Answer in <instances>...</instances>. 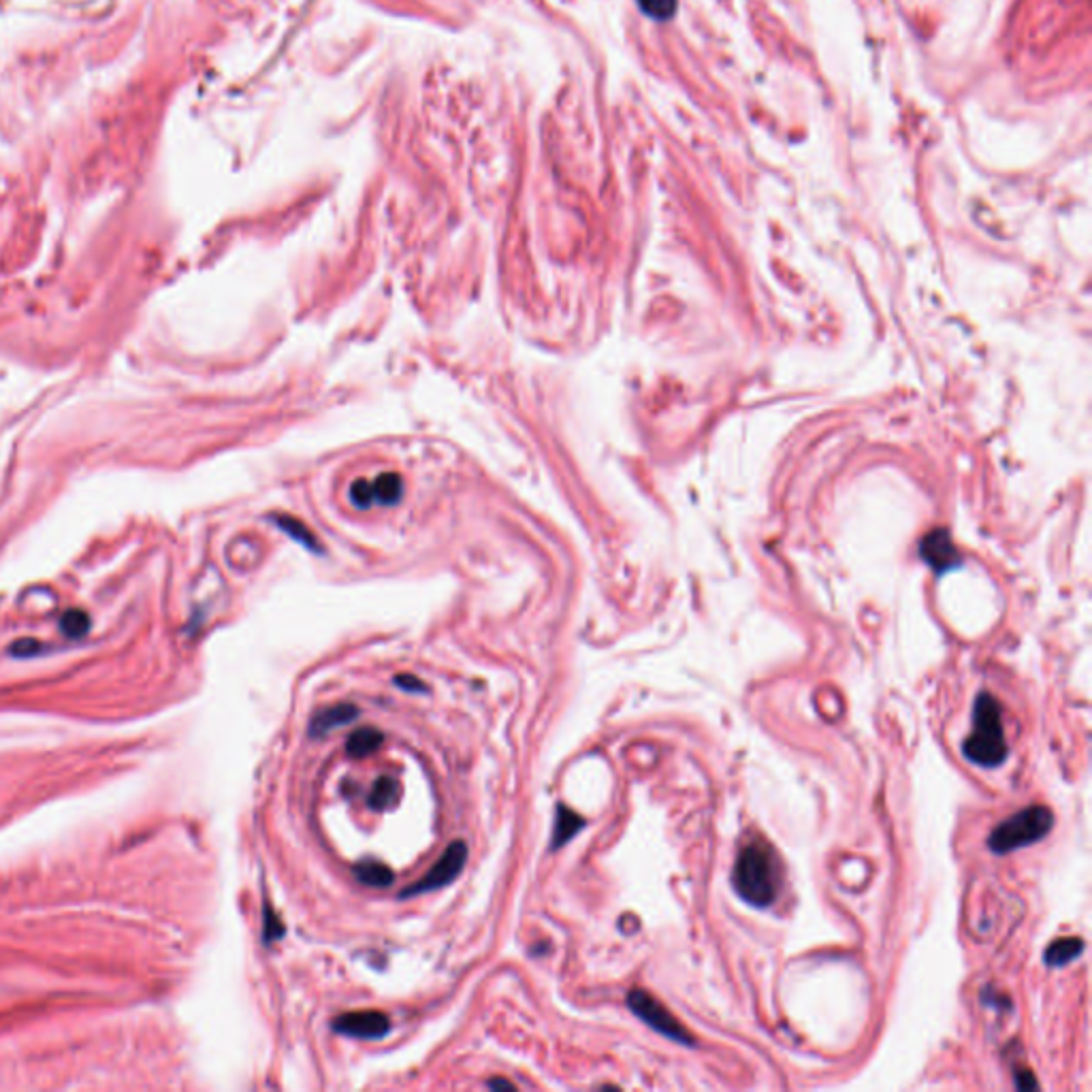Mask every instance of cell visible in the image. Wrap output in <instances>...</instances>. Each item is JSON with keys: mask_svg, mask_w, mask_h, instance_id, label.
<instances>
[{"mask_svg": "<svg viewBox=\"0 0 1092 1092\" xmlns=\"http://www.w3.org/2000/svg\"><path fill=\"white\" fill-rule=\"evenodd\" d=\"M732 886L747 905L769 909L783 887V864L779 853L762 837H751L741 847L732 871Z\"/></svg>", "mask_w": 1092, "mask_h": 1092, "instance_id": "obj_1", "label": "cell"}, {"mask_svg": "<svg viewBox=\"0 0 1092 1092\" xmlns=\"http://www.w3.org/2000/svg\"><path fill=\"white\" fill-rule=\"evenodd\" d=\"M963 754L982 769H997L1007 760L1009 745L1005 739L1003 708L992 693H979L973 706V730L964 741Z\"/></svg>", "mask_w": 1092, "mask_h": 1092, "instance_id": "obj_2", "label": "cell"}, {"mask_svg": "<svg viewBox=\"0 0 1092 1092\" xmlns=\"http://www.w3.org/2000/svg\"><path fill=\"white\" fill-rule=\"evenodd\" d=\"M1054 828V815L1047 807L1033 804L1018 810L1016 815L1007 817L990 832L988 847L997 856H1005L1016 849L1035 845L1046 834Z\"/></svg>", "mask_w": 1092, "mask_h": 1092, "instance_id": "obj_3", "label": "cell"}, {"mask_svg": "<svg viewBox=\"0 0 1092 1092\" xmlns=\"http://www.w3.org/2000/svg\"><path fill=\"white\" fill-rule=\"evenodd\" d=\"M628 1007L632 1009V1013L636 1018H640L647 1026H651L655 1033L664 1035L666 1040L674 1041V1043H681V1046L693 1047V1037L689 1035L685 1028L681 1026V1022L664 1007L662 1003L655 1001L651 994H647L644 990H632L628 994Z\"/></svg>", "mask_w": 1092, "mask_h": 1092, "instance_id": "obj_4", "label": "cell"}, {"mask_svg": "<svg viewBox=\"0 0 1092 1092\" xmlns=\"http://www.w3.org/2000/svg\"><path fill=\"white\" fill-rule=\"evenodd\" d=\"M465 860H468V847H465L463 841H455L446 847V852L442 853V858L438 862L431 866V871L427 873L423 880H419L412 886H407L404 892L400 894V899H412V896H421L427 894V892H434L440 890V887L449 886L459 877V873L463 871Z\"/></svg>", "mask_w": 1092, "mask_h": 1092, "instance_id": "obj_5", "label": "cell"}, {"mask_svg": "<svg viewBox=\"0 0 1092 1092\" xmlns=\"http://www.w3.org/2000/svg\"><path fill=\"white\" fill-rule=\"evenodd\" d=\"M404 493V483L397 474H382L373 480H358L352 484L351 499L354 508L393 506Z\"/></svg>", "mask_w": 1092, "mask_h": 1092, "instance_id": "obj_6", "label": "cell"}, {"mask_svg": "<svg viewBox=\"0 0 1092 1092\" xmlns=\"http://www.w3.org/2000/svg\"><path fill=\"white\" fill-rule=\"evenodd\" d=\"M331 1028L352 1040L376 1041L391 1033V1020L382 1012H351L335 1018Z\"/></svg>", "mask_w": 1092, "mask_h": 1092, "instance_id": "obj_7", "label": "cell"}, {"mask_svg": "<svg viewBox=\"0 0 1092 1092\" xmlns=\"http://www.w3.org/2000/svg\"><path fill=\"white\" fill-rule=\"evenodd\" d=\"M358 715V708L354 705H335L329 708H323L318 711L316 715L312 717L310 721V734L312 736H327L329 732L335 730V727H342L346 723H351L352 720H357Z\"/></svg>", "mask_w": 1092, "mask_h": 1092, "instance_id": "obj_8", "label": "cell"}, {"mask_svg": "<svg viewBox=\"0 0 1092 1092\" xmlns=\"http://www.w3.org/2000/svg\"><path fill=\"white\" fill-rule=\"evenodd\" d=\"M582 828H585V819H582L579 813H574L572 809H567L566 804H560V807H557L555 828H553V838H551L553 852H555V849H561L566 843H570Z\"/></svg>", "mask_w": 1092, "mask_h": 1092, "instance_id": "obj_9", "label": "cell"}, {"mask_svg": "<svg viewBox=\"0 0 1092 1092\" xmlns=\"http://www.w3.org/2000/svg\"><path fill=\"white\" fill-rule=\"evenodd\" d=\"M1082 951H1084V941L1077 939V936L1056 939L1054 943L1046 949V964L1054 969L1065 967V964L1074 963L1075 958H1080Z\"/></svg>", "mask_w": 1092, "mask_h": 1092, "instance_id": "obj_10", "label": "cell"}, {"mask_svg": "<svg viewBox=\"0 0 1092 1092\" xmlns=\"http://www.w3.org/2000/svg\"><path fill=\"white\" fill-rule=\"evenodd\" d=\"M382 741H385V736H382L380 730H376V727H361V730L351 734V739L346 742V751L351 758H367V755L373 754L382 745Z\"/></svg>", "mask_w": 1092, "mask_h": 1092, "instance_id": "obj_11", "label": "cell"}, {"mask_svg": "<svg viewBox=\"0 0 1092 1092\" xmlns=\"http://www.w3.org/2000/svg\"><path fill=\"white\" fill-rule=\"evenodd\" d=\"M397 800H400V783L393 776H380L373 783L367 804H370L372 810H386L395 807Z\"/></svg>", "mask_w": 1092, "mask_h": 1092, "instance_id": "obj_12", "label": "cell"}, {"mask_svg": "<svg viewBox=\"0 0 1092 1092\" xmlns=\"http://www.w3.org/2000/svg\"><path fill=\"white\" fill-rule=\"evenodd\" d=\"M354 877L363 883V886H370V887H388L393 883V873L391 868L385 866L382 862L378 860H363L354 866Z\"/></svg>", "mask_w": 1092, "mask_h": 1092, "instance_id": "obj_13", "label": "cell"}, {"mask_svg": "<svg viewBox=\"0 0 1092 1092\" xmlns=\"http://www.w3.org/2000/svg\"><path fill=\"white\" fill-rule=\"evenodd\" d=\"M930 546H935V551L930 548H924V555L933 561V566L936 570H945V567L954 564V555H956V548L951 546V542L948 540V536L939 538V532L933 533V536L926 538Z\"/></svg>", "mask_w": 1092, "mask_h": 1092, "instance_id": "obj_14", "label": "cell"}, {"mask_svg": "<svg viewBox=\"0 0 1092 1092\" xmlns=\"http://www.w3.org/2000/svg\"><path fill=\"white\" fill-rule=\"evenodd\" d=\"M640 11L655 22H668L677 13V0H636Z\"/></svg>", "mask_w": 1092, "mask_h": 1092, "instance_id": "obj_15", "label": "cell"}, {"mask_svg": "<svg viewBox=\"0 0 1092 1092\" xmlns=\"http://www.w3.org/2000/svg\"><path fill=\"white\" fill-rule=\"evenodd\" d=\"M60 628H62V632H65L66 636H71V638H81V636L88 632L90 619H88V615L81 613V610H69V613L62 617Z\"/></svg>", "mask_w": 1092, "mask_h": 1092, "instance_id": "obj_16", "label": "cell"}, {"mask_svg": "<svg viewBox=\"0 0 1092 1092\" xmlns=\"http://www.w3.org/2000/svg\"><path fill=\"white\" fill-rule=\"evenodd\" d=\"M263 915H265L263 941H265V943H274V941H278L280 936H284V924H282V922H280V917L275 915V911L271 909L269 905H265Z\"/></svg>", "mask_w": 1092, "mask_h": 1092, "instance_id": "obj_17", "label": "cell"}, {"mask_svg": "<svg viewBox=\"0 0 1092 1092\" xmlns=\"http://www.w3.org/2000/svg\"><path fill=\"white\" fill-rule=\"evenodd\" d=\"M395 685L404 689V692H410V693L427 692V687L423 685V681H421V678H416V677H412V674H401V677H397L395 678Z\"/></svg>", "mask_w": 1092, "mask_h": 1092, "instance_id": "obj_18", "label": "cell"}, {"mask_svg": "<svg viewBox=\"0 0 1092 1092\" xmlns=\"http://www.w3.org/2000/svg\"><path fill=\"white\" fill-rule=\"evenodd\" d=\"M1016 1086L1020 1090H1028V1089H1037V1086H1040V1084H1037V1082L1033 1080L1031 1074H1018L1016 1075Z\"/></svg>", "mask_w": 1092, "mask_h": 1092, "instance_id": "obj_19", "label": "cell"}, {"mask_svg": "<svg viewBox=\"0 0 1092 1092\" xmlns=\"http://www.w3.org/2000/svg\"><path fill=\"white\" fill-rule=\"evenodd\" d=\"M489 1089L491 1090H514V1084H511L508 1080L504 1077H495V1080H489Z\"/></svg>", "mask_w": 1092, "mask_h": 1092, "instance_id": "obj_20", "label": "cell"}]
</instances>
